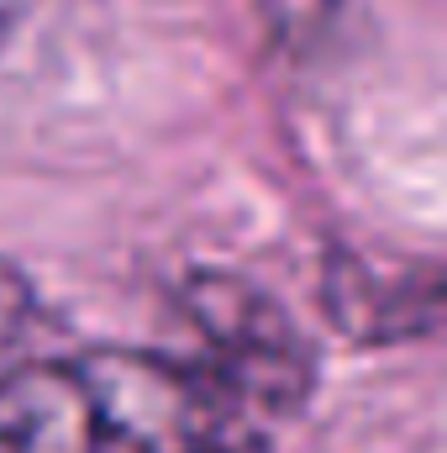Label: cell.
<instances>
[{
    "label": "cell",
    "mask_w": 447,
    "mask_h": 453,
    "mask_svg": "<svg viewBox=\"0 0 447 453\" xmlns=\"http://www.w3.org/2000/svg\"><path fill=\"white\" fill-rule=\"evenodd\" d=\"M231 433L242 406L195 358L90 348L0 374V453H201Z\"/></svg>",
    "instance_id": "obj_1"
},
{
    "label": "cell",
    "mask_w": 447,
    "mask_h": 453,
    "mask_svg": "<svg viewBox=\"0 0 447 453\" xmlns=\"http://www.w3.org/2000/svg\"><path fill=\"white\" fill-rule=\"evenodd\" d=\"M185 317L206 338V358H195L237 406L290 411L311 390V342L300 327L247 280L201 269L185 280Z\"/></svg>",
    "instance_id": "obj_2"
},
{
    "label": "cell",
    "mask_w": 447,
    "mask_h": 453,
    "mask_svg": "<svg viewBox=\"0 0 447 453\" xmlns=\"http://www.w3.org/2000/svg\"><path fill=\"white\" fill-rule=\"evenodd\" d=\"M27 317H32V285L11 258H0V353L21 338Z\"/></svg>",
    "instance_id": "obj_3"
},
{
    "label": "cell",
    "mask_w": 447,
    "mask_h": 453,
    "mask_svg": "<svg viewBox=\"0 0 447 453\" xmlns=\"http://www.w3.org/2000/svg\"><path fill=\"white\" fill-rule=\"evenodd\" d=\"M201 453H269V449H263V438L247 427V433H231V438H222V443H211V449H201Z\"/></svg>",
    "instance_id": "obj_4"
},
{
    "label": "cell",
    "mask_w": 447,
    "mask_h": 453,
    "mask_svg": "<svg viewBox=\"0 0 447 453\" xmlns=\"http://www.w3.org/2000/svg\"><path fill=\"white\" fill-rule=\"evenodd\" d=\"M11 27H16V0H0V42L11 37Z\"/></svg>",
    "instance_id": "obj_5"
}]
</instances>
